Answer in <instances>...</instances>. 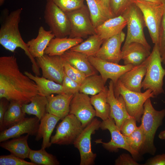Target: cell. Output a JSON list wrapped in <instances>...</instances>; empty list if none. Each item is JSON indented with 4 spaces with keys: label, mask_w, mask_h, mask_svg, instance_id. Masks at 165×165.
<instances>
[{
    "label": "cell",
    "mask_w": 165,
    "mask_h": 165,
    "mask_svg": "<svg viewBox=\"0 0 165 165\" xmlns=\"http://www.w3.org/2000/svg\"><path fill=\"white\" fill-rule=\"evenodd\" d=\"M39 94L35 82L20 71L14 55L0 57V99L22 105Z\"/></svg>",
    "instance_id": "obj_1"
},
{
    "label": "cell",
    "mask_w": 165,
    "mask_h": 165,
    "mask_svg": "<svg viewBox=\"0 0 165 165\" xmlns=\"http://www.w3.org/2000/svg\"><path fill=\"white\" fill-rule=\"evenodd\" d=\"M22 8L11 12L4 19L0 28V44L6 50L14 52L20 48L23 50L32 64V69L35 75H40L39 68L36 60L30 53L27 43L21 37L19 30Z\"/></svg>",
    "instance_id": "obj_2"
},
{
    "label": "cell",
    "mask_w": 165,
    "mask_h": 165,
    "mask_svg": "<svg viewBox=\"0 0 165 165\" xmlns=\"http://www.w3.org/2000/svg\"><path fill=\"white\" fill-rule=\"evenodd\" d=\"M144 109L141 125L145 134V141L140 153L153 155L156 151L154 144L155 135L158 128L163 123L165 116V108L160 111L156 110L150 98H149L144 105Z\"/></svg>",
    "instance_id": "obj_3"
},
{
    "label": "cell",
    "mask_w": 165,
    "mask_h": 165,
    "mask_svg": "<svg viewBox=\"0 0 165 165\" xmlns=\"http://www.w3.org/2000/svg\"><path fill=\"white\" fill-rule=\"evenodd\" d=\"M146 72L142 82L144 90H151L155 96L164 93L163 79L165 69L162 67L161 57L157 43L154 44L152 52L147 58Z\"/></svg>",
    "instance_id": "obj_4"
},
{
    "label": "cell",
    "mask_w": 165,
    "mask_h": 165,
    "mask_svg": "<svg viewBox=\"0 0 165 165\" xmlns=\"http://www.w3.org/2000/svg\"><path fill=\"white\" fill-rule=\"evenodd\" d=\"M121 15L127 22V32L123 45L137 42L150 50L151 46L145 36L144 29L146 27L143 15L139 7L133 2L124 11Z\"/></svg>",
    "instance_id": "obj_5"
},
{
    "label": "cell",
    "mask_w": 165,
    "mask_h": 165,
    "mask_svg": "<svg viewBox=\"0 0 165 165\" xmlns=\"http://www.w3.org/2000/svg\"><path fill=\"white\" fill-rule=\"evenodd\" d=\"M114 91L116 97L121 95L124 101L129 115L140 122L144 112V105L147 99L155 97L152 91L147 89L144 92H137L126 88L119 80L114 84Z\"/></svg>",
    "instance_id": "obj_6"
},
{
    "label": "cell",
    "mask_w": 165,
    "mask_h": 165,
    "mask_svg": "<svg viewBox=\"0 0 165 165\" xmlns=\"http://www.w3.org/2000/svg\"><path fill=\"white\" fill-rule=\"evenodd\" d=\"M44 18L50 31L56 38L69 36L71 24L66 13L52 0H46L44 12Z\"/></svg>",
    "instance_id": "obj_7"
},
{
    "label": "cell",
    "mask_w": 165,
    "mask_h": 165,
    "mask_svg": "<svg viewBox=\"0 0 165 165\" xmlns=\"http://www.w3.org/2000/svg\"><path fill=\"white\" fill-rule=\"evenodd\" d=\"M144 17L152 42L158 43L161 20L164 12L163 5L140 0H134Z\"/></svg>",
    "instance_id": "obj_8"
},
{
    "label": "cell",
    "mask_w": 165,
    "mask_h": 165,
    "mask_svg": "<svg viewBox=\"0 0 165 165\" xmlns=\"http://www.w3.org/2000/svg\"><path fill=\"white\" fill-rule=\"evenodd\" d=\"M65 13L71 24L69 37L83 38L96 34L87 6L84 5L78 9Z\"/></svg>",
    "instance_id": "obj_9"
},
{
    "label": "cell",
    "mask_w": 165,
    "mask_h": 165,
    "mask_svg": "<svg viewBox=\"0 0 165 165\" xmlns=\"http://www.w3.org/2000/svg\"><path fill=\"white\" fill-rule=\"evenodd\" d=\"M84 128L75 115L69 114L57 127L55 134L51 137L50 142L60 145L73 144Z\"/></svg>",
    "instance_id": "obj_10"
},
{
    "label": "cell",
    "mask_w": 165,
    "mask_h": 165,
    "mask_svg": "<svg viewBox=\"0 0 165 165\" xmlns=\"http://www.w3.org/2000/svg\"><path fill=\"white\" fill-rule=\"evenodd\" d=\"M101 122L97 118H94L83 129L73 143L80 153V165H91L94 163L97 154L91 149V136L100 128Z\"/></svg>",
    "instance_id": "obj_11"
},
{
    "label": "cell",
    "mask_w": 165,
    "mask_h": 165,
    "mask_svg": "<svg viewBox=\"0 0 165 165\" xmlns=\"http://www.w3.org/2000/svg\"><path fill=\"white\" fill-rule=\"evenodd\" d=\"M100 128L102 130H108L111 139L108 142H104L101 139L96 140V144H101L103 147L111 152H117L119 148H122L128 151L133 157H137L139 154L133 150L127 143L125 137L121 133L120 129L116 126L114 120L109 117L101 122Z\"/></svg>",
    "instance_id": "obj_12"
},
{
    "label": "cell",
    "mask_w": 165,
    "mask_h": 165,
    "mask_svg": "<svg viewBox=\"0 0 165 165\" xmlns=\"http://www.w3.org/2000/svg\"><path fill=\"white\" fill-rule=\"evenodd\" d=\"M92 105L88 95L78 92L74 95L71 102L69 114L75 115L84 128L96 116L95 110Z\"/></svg>",
    "instance_id": "obj_13"
},
{
    "label": "cell",
    "mask_w": 165,
    "mask_h": 165,
    "mask_svg": "<svg viewBox=\"0 0 165 165\" xmlns=\"http://www.w3.org/2000/svg\"><path fill=\"white\" fill-rule=\"evenodd\" d=\"M35 59L42 70V77L62 85L65 73L64 60L61 56L44 54Z\"/></svg>",
    "instance_id": "obj_14"
},
{
    "label": "cell",
    "mask_w": 165,
    "mask_h": 165,
    "mask_svg": "<svg viewBox=\"0 0 165 165\" xmlns=\"http://www.w3.org/2000/svg\"><path fill=\"white\" fill-rule=\"evenodd\" d=\"M88 59L91 65L100 73L105 83L110 79L115 84L123 74L134 67L130 64L120 65L95 56L89 57Z\"/></svg>",
    "instance_id": "obj_15"
},
{
    "label": "cell",
    "mask_w": 165,
    "mask_h": 165,
    "mask_svg": "<svg viewBox=\"0 0 165 165\" xmlns=\"http://www.w3.org/2000/svg\"><path fill=\"white\" fill-rule=\"evenodd\" d=\"M125 37V34L122 31L105 40L95 57L105 61L119 64L121 60V47Z\"/></svg>",
    "instance_id": "obj_16"
},
{
    "label": "cell",
    "mask_w": 165,
    "mask_h": 165,
    "mask_svg": "<svg viewBox=\"0 0 165 165\" xmlns=\"http://www.w3.org/2000/svg\"><path fill=\"white\" fill-rule=\"evenodd\" d=\"M40 121L36 116L25 117L14 125L1 131L0 142L19 137L25 134L29 135L35 136L38 128Z\"/></svg>",
    "instance_id": "obj_17"
},
{
    "label": "cell",
    "mask_w": 165,
    "mask_h": 165,
    "mask_svg": "<svg viewBox=\"0 0 165 165\" xmlns=\"http://www.w3.org/2000/svg\"><path fill=\"white\" fill-rule=\"evenodd\" d=\"M107 101L110 107L109 117L113 119L116 126L120 129L124 121L131 117L128 114L124 99L121 95L117 98L114 91V83L109 82Z\"/></svg>",
    "instance_id": "obj_18"
},
{
    "label": "cell",
    "mask_w": 165,
    "mask_h": 165,
    "mask_svg": "<svg viewBox=\"0 0 165 165\" xmlns=\"http://www.w3.org/2000/svg\"><path fill=\"white\" fill-rule=\"evenodd\" d=\"M121 50V59L124 64L134 66L142 64L151 53L142 44L135 42L123 45Z\"/></svg>",
    "instance_id": "obj_19"
},
{
    "label": "cell",
    "mask_w": 165,
    "mask_h": 165,
    "mask_svg": "<svg viewBox=\"0 0 165 165\" xmlns=\"http://www.w3.org/2000/svg\"><path fill=\"white\" fill-rule=\"evenodd\" d=\"M147 62V58L141 64L134 66L123 74L119 80L127 89L135 92H141L142 82L146 74Z\"/></svg>",
    "instance_id": "obj_20"
},
{
    "label": "cell",
    "mask_w": 165,
    "mask_h": 165,
    "mask_svg": "<svg viewBox=\"0 0 165 165\" xmlns=\"http://www.w3.org/2000/svg\"><path fill=\"white\" fill-rule=\"evenodd\" d=\"M74 94H52L46 96L48 100L47 113L53 115L62 119L69 114L70 105Z\"/></svg>",
    "instance_id": "obj_21"
},
{
    "label": "cell",
    "mask_w": 165,
    "mask_h": 165,
    "mask_svg": "<svg viewBox=\"0 0 165 165\" xmlns=\"http://www.w3.org/2000/svg\"><path fill=\"white\" fill-rule=\"evenodd\" d=\"M66 62L88 76L97 74V71L90 63L88 57L78 52L69 50L60 56Z\"/></svg>",
    "instance_id": "obj_22"
},
{
    "label": "cell",
    "mask_w": 165,
    "mask_h": 165,
    "mask_svg": "<svg viewBox=\"0 0 165 165\" xmlns=\"http://www.w3.org/2000/svg\"><path fill=\"white\" fill-rule=\"evenodd\" d=\"M50 31L46 30L41 26L39 28L36 37L27 43L29 52L34 58L41 57L44 54V51L50 41L55 38Z\"/></svg>",
    "instance_id": "obj_23"
},
{
    "label": "cell",
    "mask_w": 165,
    "mask_h": 165,
    "mask_svg": "<svg viewBox=\"0 0 165 165\" xmlns=\"http://www.w3.org/2000/svg\"><path fill=\"white\" fill-rule=\"evenodd\" d=\"M60 119V118L47 113L40 120L35 140L38 141L43 138L42 148H46L51 146L52 144L50 141L51 135Z\"/></svg>",
    "instance_id": "obj_24"
},
{
    "label": "cell",
    "mask_w": 165,
    "mask_h": 165,
    "mask_svg": "<svg viewBox=\"0 0 165 165\" xmlns=\"http://www.w3.org/2000/svg\"><path fill=\"white\" fill-rule=\"evenodd\" d=\"M127 24L126 20L121 15L115 16L96 27V34L105 40L122 31Z\"/></svg>",
    "instance_id": "obj_25"
},
{
    "label": "cell",
    "mask_w": 165,
    "mask_h": 165,
    "mask_svg": "<svg viewBox=\"0 0 165 165\" xmlns=\"http://www.w3.org/2000/svg\"><path fill=\"white\" fill-rule=\"evenodd\" d=\"M29 135L20 136L0 142V147L20 158H28L31 149L28 143Z\"/></svg>",
    "instance_id": "obj_26"
},
{
    "label": "cell",
    "mask_w": 165,
    "mask_h": 165,
    "mask_svg": "<svg viewBox=\"0 0 165 165\" xmlns=\"http://www.w3.org/2000/svg\"><path fill=\"white\" fill-rule=\"evenodd\" d=\"M83 41V38H80L55 37L50 42L44 51V54L50 56H61Z\"/></svg>",
    "instance_id": "obj_27"
},
{
    "label": "cell",
    "mask_w": 165,
    "mask_h": 165,
    "mask_svg": "<svg viewBox=\"0 0 165 165\" xmlns=\"http://www.w3.org/2000/svg\"><path fill=\"white\" fill-rule=\"evenodd\" d=\"M24 74L35 82L41 95L46 97L53 94H66L61 84L43 77L34 75L28 71H25Z\"/></svg>",
    "instance_id": "obj_28"
},
{
    "label": "cell",
    "mask_w": 165,
    "mask_h": 165,
    "mask_svg": "<svg viewBox=\"0 0 165 165\" xmlns=\"http://www.w3.org/2000/svg\"><path fill=\"white\" fill-rule=\"evenodd\" d=\"M93 24L95 28L107 20L114 17L110 10L99 0H85Z\"/></svg>",
    "instance_id": "obj_29"
},
{
    "label": "cell",
    "mask_w": 165,
    "mask_h": 165,
    "mask_svg": "<svg viewBox=\"0 0 165 165\" xmlns=\"http://www.w3.org/2000/svg\"><path fill=\"white\" fill-rule=\"evenodd\" d=\"M9 108L5 113L0 131L7 129L17 123L25 117L22 105L15 101L10 102Z\"/></svg>",
    "instance_id": "obj_30"
},
{
    "label": "cell",
    "mask_w": 165,
    "mask_h": 165,
    "mask_svg": "<svg viewBox=\"0 0 165 165\" xmlns=\"http://www.w3.org/2000/svg\"><path fill=\"white\" fill-rule=\"evenodd\" d=\"M30 103L22 105L23 112L25 114L35 116L40 121L47 113L46 97L38 94L32 97Z\"/></svg>",
    "instance_id": "obj_31"
},
{
    "label": "cell",
    "mask_w": 165,
    "mask_h": 165,
    "mask_svg": "<svg viewBox=\"0 0 165 165\" xmlns=\"http://www.w3.org/2000/svg\"><path fill=\"white\" fill-rule=\"evenodd\" d=\"M108 88L90 97L91 104L96 112V116L100 118L103 121L109 117L110 107L107 101Z\"/></svg>",
    "instance_id": "obj_32"
},
{
    "label": "cell",
    "mask_w": 165,
    "mask_h": 165,
    "mask_svg": "<svg viewBox=\"0 0 165 165\" xmlns=\"http://www.w3.org/2000/svg\"><path fill=\"white\" fill-rule=\"evenodd\" d=\"M104 41L98 35L95 34L70 50L83 53L88 57L95 56Z\"/></svg>",
    "instance_id": "obj_33"
},
{
    "label": "cell",
    "mask_w": 165,
    "mask_h": 165,
    "mask_svg": "<svg viewBox=\"0 0 165 165\" xmlns=\"http://www.w3.org/2000/svg\"><path fill=\"white\" fill-rule=\"evenodd\" d=\"M100 75L97 74L87 76L82 82L79 92L92 96L104 90L106 86Z\"/></svg>",
    "instance_id": "obj_34"
},
{
    "label": "cell",
    "mask_w": 165,
    "mask_h": 165,
    "mask_svg": "<svg viewBox=\"0 0 165 165\" xmlns=\"http://www.w3.org/2000/svg\"><path fill=\"white\" fill-rule=\"evenodd\" d=\"M45 148H41L37 150L31 149L28 158L36 165H58L59 162L53 155L47 152Z\"/></svg>",
    "instance_id": "obj_35"
},
{
    "label": "cell",
    "mask_w": 165,
    "mask_h": 165,
    "mask_svg": "<svg viewBox=\"0 0 165 165\" xmlns=\"http://www.w3.org/2000/svg\"><path fill=\"white\" fill-rule=\"evenodd\" d=\"M126 141L130 147L139 154L140 153L145 141V136L141 126L130 135L125 136Z\"/></svg>",
    "instance_id": "obj_36"
},
{
    "label": "cell",
    "mask_w": 165,
    "mask_h": 165,
    "mask_svg": "<svg viewBox=\"0 0 165 165\" xmlns=\"http://www.w3.org/2000/svg\"><path fill=\"white\" fill-rule=\"evenodd\" d=\"M164 7L157 43L162 63L165 66V0H160Z\"/></svg>",
    "instance_id": "obj_37"
},
{
    "label": "cell",
    "mask_w": 165,
    "mask_h": 165,
    "mask_svg": "<svg viewBox=\"0 0 165 165\" xmlns=\"http://www.w3.org/2000/svg\"><path fill=\"white\" fill-rule=\"evenodd\" d=\"M65 13L78 9L84 5L85 0H52Z\"/></svg>",
    "instance_id": "obj_38"
},
{
    "label": "cell",
    "mask_w": 165,
    "mask_h": 165,
    "mask_svg": "<svg viewBox=\"0 0 165 165\" xmlns=\"http://www.w3.org/2000/svg\"><path fill=\"white\" fill-rule=\"evenodd\" d=\"M134 0H110V9L114 17L121 15Z\"/></svg>",
    "instance_id": "obj_39"
},
{
    "label": "cell",
    "mask_w": 165,
    "mask_h": 165,
    "mask_svg": "<svg viewBox=\"0 0 165 165\" xmlns=\"http://www.w3.org/2000/svg\"><path fill=\"white\" fill-rule=\"evenodd\" d=\"M0 165H36L10 154L0 156Z\"/></svg>",
    "instance_id": "obj_40"
},
{
    "label": "cell",
    "mask_w": 165,
    "mask_h": 165,
    "mask_svg": "<svg viewBox=\"0 0 165 165\" xmlns=\"http://www.w3.org/2000/svg\"><path fill=\"white\" fill-rule=\"evenodd\" d=\"M81 84L71 79L64 74L62 85L66 94L74 95L79 92Z\"/></svg>",
    "instance_id": "obj_41"
},
{
    "label": "cell",
    "mask_w": 165,
    "mask_h": 165,
    "mask_svg": "<svg viewBox=\"0 0 165 165\" xmlns=\"http://www.w3.org/2000/svg\"><path fill=\"white\" fill-rule=\"evenodd\" d=\"M136 122V119L131 117L126 119L123 122L120 129L122 134L127 136L135 131L138 127L137 126Z\"/></svg>",
    "instance_id": "obj_42"
},
{
    "label": "cell",
    "mask_w": 165,
    "mask_h": 165,
    "mask_svg": "<svg viewBox=\"0 0 165 165\" xmlns=\"http://www.w3.org/2000/svg\"><path fill=\"white\" fill-rule=\"evenodd\" d=\"M116 165H139L134 158L128 154L120 155L115 161Z\"/></svg>",
    "instance_id": "obj_43"
},
{
    "label": "cell",
    "mask_w": 165,
    "mask_h": 165,
    "mask_svg": "<svg viewBox=\"0 0 165 165\" xmlns=\"http://www.w3.org/2000/svg\"><path fill=\"white\" fill-rule=\"evenodd\" d=\"M63 60L64 71L65 75L71 79L81 84V82L76 76L74 68L64 59Z\"/></svg>",
    "instance_id": "obj_44"
},
{
    "label": "cell",
    "mask_w": 165,
    "mask_h": 165,
    "mask_svg": "<svg viewBox=\"0 0 165 165\" xmlns=\"http://www.w3.org/2000/svg\"><path fill=\"white\" fill-rule=\"evenodd\" d=\"M144 165H165V154L157 155L148 159Z\"/></svg>",
    "instance_id": "obj_45"
},
{
    "label": "cell",
    "mask_w": 165,
    "mask_h": 165,
    "mask_svg": "<svg viewBox=\"0 0 165 165\" xmlns=\"http://www.w3.org/2000/svg\"><path fill=\"white\" fill-rule=\"evenodd\" d=\"M10 102L5 98H0V127L2 123L4 114L10 104Z\"/></svg>",
    "instance_id": "obj_46"
},
{
    "label": "cell",
    "mask_w": 165,
    "mask_h": 165,
    "mask_svg": "<svg viewBox=\"0 0 165 165\" xmlns=\"http://www.w3.org/2000/svg\"><path fill=\"white\" fill-rule=\"evenodd\" d=\"M74 69L77 78L82 83L87 76L85 74L82 72L74 68Z\"/></svg>",
    "instance_id": "obj_47"
},
{
    "label": "cell",
    "mask_w": 165,
    "mask_h": 165,
    "mask_svg": "<svg viewBox=\"0 0 165 165\" xmlns=\"http://www.w3.org/2000/svg\"><path fill=\"white\" fill-rule=\"evenodd\" d=\"M99 1L105 7L110 10L109 8L110 0H99Z\"/></svg>",
    "instance_id": "obj_48"
},
{
    "label": "cell",
    "mask_w": 165,
    "mask_h": 165,
    "mask_svg": "<svg viewBox=\"0 0 165 165\" xmlns=\"http://www.w3.org/2000/svg\"><path fill=\"white\" fill-rule=\"evenodd\" d=\"M158 137L161 140H165V130L160 132L158 135Z\"/></svg>",
    "instance_id": "obj_49"
},
{
    "label": "cell",
    "mask_w": 165,
    "mask_h": 165,
    "mask_svg": "<svg viewBox=\"0 0 165 165\" xmlns=\"http://www.w3.org/2000/svg\"><path fill=\"white\" fill-rule=\"evenodd\" d=\"M148 2H150L159 4H162V3L160 0H140Z\"/></svg>",
    "instance_id": "obj_50"
},
{
    "label": "cell",
    "mask_w": 165,
    "mask_h": 165,
    "mask_svg": "<svg viewBox=\"0 0 165 165\" xmlns=\"http://www.w3.org/2000/svg\"><path fill=\"white\" fill-rule=\"evenodd\" d=\"M5 0H0V6H2L4 3Z\"/></svg>",
    "instance_id": "obj_51"
}]
</instances>
